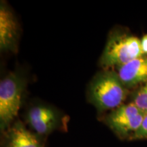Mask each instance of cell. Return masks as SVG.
Segmentation results:
<instances>
[{
    "label": "cell",
    "mask_w": 147,
    "mask_h": 147,
    "mask_svg": "<svg viewBox=\"0 0 147 147\" xmlns=\"http://www.w3.org/2000/svg\"><path fill=\"white\" fill-rule=\"evenodd\" d=\"M129 89L117 71L105 69L95 75L89 89V100L100 111L114 110L123 104Z\"/></svg>",
    "instance_id": "cell-1"
},
{
    "label": "cell",
    "mask_w": 147,
    "mask_h": 147,
    "mask_svg": "<svg viewBox=\"0 0 147 147\" xmlns=\"http://www.w3.org/2000/svg\"><path fill=\"white\" fill-rule=\"evenodd\" d=\"M140 39L127 29H113L100 58V65L105 69L119 67L142 56Z\"/></svg>",
    "instance_id": "cell-2"
},
{
    "label": "cell",
    "mask_w": 147,
    "mask_h": 147,
    "mask_svg": "<svg viewBox=\"0 0 147 147\" xmlns=\"http://www.w3.org/2000/svg\"><path fill=\"white\" fill-rule=\"evenodd\" d=\"M25 87L24 79L18 74L7 75L0 82V128L6 131L17 117Z\"/></svg>",
    "instance_id": "cell-3"
},
{
    "label": "cell",
    "mask_w": 147,
    "mask_h": 147,
    "mask_svg": "<svg viewBox=\"0 0 147 147\" xmlns=\"http://www.w3.org/2000/svg\"><path fill=\"white\" fill-rule=\"evenodd\" d=\"M146 113L131 102L123 104L107 115L105 123L120 139L131 140Z\"/></svg>",
    "instance_id": "cell-4"
},
{
    "label": "cell",
    "mask_w": 147,
    "mask_h": 147,
    "mask_svg": "<svg viewBox=\"0 0 147 147\" xmlns=\"http://www.w3.org/2000/svg\"><path fill=\"white\" fill-rule=\"evenodd\" d=\"M19 27L13 12L6 3L0 4V49L1 52L17 51Z\"/></svg>",
    "instance_id": "cell-5"
},
{
    "label": "cell",
    "mask_w": 147,
    "mask_h": 147,
    "mask_svg": "<svg viewBox=\"0 0 147 147\" xmlns=\"http://www.w3.org/2000/svg\"><path fill=\"white\" fill-rule=\"evenodd\" d=\"M29 125L39 136H47L57 129L61 123L55 110L47 106H34L29 110L27 117Z\"/></svg>",
    "instance_id": "cell-6"
},
{
    "label": "cell",
    "mask_w": 147,
    "mask_h": 147,
    "mask_svg": "<svg viewBox=\"0 0 147 147\" xmlns=\"http://www.w3.org/2000/svg\"><path fill=\"white\" fill-rule=\"evenodd\" d=\"M117 68L119 78L128 89L138 87L147 81V55H142Z\"/></svg>",
    "instance_id": "cell-7"
},
{
    "label": "cell",
    "mask_w": 147,
    "mask_h": 147,
    "mask_svg": "<svg viewBox=\"0 0 147 147\" xmlns=\"http://www.w3.org/2000/svg\"><path fill=\"white\" fill-rule=\"evenodd\" d=\"M3 134V147H44L38 136L27 129L19 120L13 123Z\"/></svg>",
    "instance_id": "cell-8"
},
{
    "label": "cell",
    "mask_w": 147,
    "mask_h": 147,
    "mask_svg": "<svg viewBox=\"0 0 147 147\" xmlns=\"http://www.w3.org/2000/svg\"><path fill=\"white\" fill-rule=\"evenodd\" d=\"M131 103L144 112H147V81L138 86L131 94Z\"/></svg>",
    "instance_id": "cell-9"
},
{
    "label": "cell",
    "mask_w": 147,
    "mask_h": 147,
    "mask_svg": "<svg viewBox=\"0 0 147 147\" xmlns=\"http://www.w3.org/2000/svg\"><path fill=\"white\" fill-rule=\"evenodd\" d=\"M147 140V113L145 115L140 127L131 138V140Z\"/></svg>",
    "instance_id": "cell-10"
},
{
    "label": "cell",
    "mask_w": 147,
    "mask_h": 147,
    "mask_svg": "<svg viewBox=\"0 0 147 147\" xmlns=\"http://www.w3.org/2000/svg\"><path fill=\"white\" fill-rule=\"evenodd\" d=\"M141 50L143 55H147V34H144L140 39Z\"/></svg>",
    "instance_id": "cell-11"
}]
</instances>
